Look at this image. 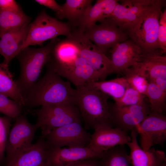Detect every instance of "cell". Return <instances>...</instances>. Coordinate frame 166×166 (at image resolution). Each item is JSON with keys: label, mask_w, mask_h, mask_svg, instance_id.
Listing matches in <instances>:
<instances>
[{"label": "cell", "mask_w": 166, "mask_h": 166, "mask_svg": "<svg viewBox=\"0 0 166 166\" xmlns=\"http://www.w3.org/2000/svg\"><path fill=\"white\" fill-rule=\"evenodd\" d=\"M146 96L149 100L151 111L163 113L166 109V90L152 82H148Z\"/></svg>", "instance_id": "obj_30"}, {"label": "cell", "mask_w": 166, "mask_h": 166, "mask_svg": "<svg viewBox=\"0 0 166 166\" xmlns=\"http://www.w3.org/2000/svg\"><path fill=\"white\" fill-rule=\"evenodd\" d=\"M104 152H98L87 147L50 148L49 165L68 166L88 159L101 158Z\"/></svg>", "instance_id": "obj_18"}, {"label": "cell", "mask_w": 166, "mask_h": 166, "mask_svg": "<svg viewBox=\"0 0 166 166\" xmlns=\"http://www.w3.org/2000/svg\"><path fill=\"white\" fill-rule=\"evenodd\" d=\"M165 2V0H159L155 6L123 30L141 48L142 53L160 49L158 40L159 21Z\"/></svg>", "instance_id": "obj_4"}, {"label": "cell", "mask_w": 166, "mask_h": 166, "mask_svg": "<svg viewBox=\"0 0 166 166\" xmlns=\"http://www.w3.org/2000/svg\"><path fill=\"white\" fill-rule=\"evenodd\" d=\"M76 105L85 130L107 126L114 127L110 120L109 96L87 83L77 87Z\"/></svg>", "instance_id": "obj_2"}, {"label": "cell", "mask_w": 166, "mask_h": 166, "mask_svg": "<svg viewBox=\"0 0 166 166\" xmlns=\"http://www.w3.org/2000/svg\"><path fill=\"white\" fill-rule=\"evenodd\" d=\"M87 83L112 97L114 100L123 96L128 85L124 77L108 81H91Z\"/></svg>", "instance_id": "obj_27"}, {"label": "cell", "mask_w": 166, "mask_h": 166, "mask_svg": "<svg viewBox=\"0 0 166 166\" xmlns=\"http://www.w3.org/2000/svg\"><path fill=\"white\" fill-rule=\"evenodd\" d=\"M91 135L83 128L81 121L73 122L54 129L45 137L50 148L87 147Z\"/></svg>", "instance_id": "obj_8"}, {"label": "cell", "mask_w": 166, "mask_h": 166, "mask_svg": "<svg viewBox=\"0 0 166 166\" xmlns=\"http://www.w3.org/2000/svg\"><path fill=\"white\" fill-rule=\"evenodd\" d=\"M92 0H67L61 6L60 11L56 14L59 19H66L72 28L76 25L82 17L91 7Z\"/></svg>", "instance_id": "obj_23"}, {"label": "cell", "mask_w": 166, "mask_h": 166, "mask_svg": "<svg viewBox=\"0 0 166 166\" xmlns=\"http://www.w3.org/2000/svg\"><path fill=\"white\" fill-rule=\"evenodd\" d=\"M31 18L23 11L15 12L0 10V36L4 33L28 25Z\"/></svg>", "instance_id": "obj_26"}, {"label": "cell", "mask_w": 166, "mask_h": 166, "mask_svg": "<svg viewBox=\"0 0 166 166\" xmlns=\"http://www.w3.org/2000/svg\"><path fill=\"white\" fill-rule=\"evenodd\" d=\"M49 149L44 138L41 136L36 143L5 162V166H49Z\"/></svg>", "instance_id": "obj_16"}, {"label": "cell", "mask_w": 166, "mask_h": 166, "mask_svg": "<svg viewBox=\"0 0 166 166\" xmlns=\"http://www.w3.org/2000/svg\"><path fill=\"white\" fill-rule=\"evenodd\" d=\"M150 110V105L144 101L142 104L122 107L118 106L114 103L109 105L110 120L114 127L126 132L137 131Z\"/></svg>", "instance_id": "obj_11"}, {"label": "cell", "mask_w": 166, "mask_h": 166, "mask_svg": "<svg viewBox=\"0 0 166 166\" xmlns=\"http://www.w3.org/2000/svg\"><path fill=\"white\" fill-rule=\"evenodd\" d=\"M76 90L52 70H48L25 97V105L34 107L45 104L76 105Z\"/></svg>", "instance_id": "obj_1"}, {"label": "cell", "mask_w": 166, "mask_h": 166, "mask_svg": "<svg viewBox=\"0 0 166 166\" xmlns=\"http://www.w3.org/2000/svg\"><path fill=\"white\" fill-rule=\"evenodd\" d=\"M83 34L105 54L116 44L129 39L127 34L109 17L99 24L91 26Z\"/></svg>", "instance_id": "obj_9"}, {"label": "cell", "mask_w": 166, "mask_h": 166, "mask_svg": "<svg viewBox=\"0 0 166 166\" xmlns=\"http://www.w3.org/2000/svg\"><path fill=\"white\" fill-rule=\"evenodd\" d=\"M117 0H98L92 6L77 23L74 30L83 34L85 30L97 22H100L108 18L118 3Z\"/></svg>", "instance_id": "obj_21"}, {"label": "cell", "mask_w": 166, "mask_h": 166, "mask_svg": "<svg viewBox=\"0 0 166 166\" xmlns=\"http://www.w3.org/2000/svg\"><path fill=\"white\" fill-rule=\"evenodd\" d=\"M68 22L58 20L43 10L30 23L22 50L30 45H41L45 41L63 35L68 37L72 31Z\"/></svg>", "instance_id": "obj_6"}, {"label": "cell", "mask_w": 166, "mask_h": 166, "mask_svg": "<svg viewBox=\"0 0 166 166\" xmlns=\"http://www.w3.org/2000/svg\"><path fill=\"white\" fill-rule=\"evenodd\" d=\"M140 136L141 148L146 151L154 145H162L166 140V117L150 110L137 130Z\"/></svg>", "instance_id": "obj_12"}, {"label": "cell", "mask_w": 166, "mask_h": 166, "mask_svg": "<svg viewBox=\"0 0 166 166\" xmlns=\"http://www.w3.org/2000/svg\"><path fill=\"white\" fill-rule=\"evenodd\" d=\"M36 123L45 137L52 130L77 121L81 118L77 106L73 104H45L35 111Z\"/></svg>", "instance_id": "obj_5"}, {"label": "cell", "mask_w": 166, "mask_h": 166, "mask_svg": "<svg viewBox=\"0 0 166 166\" xmlns=\"http://www.w3.org/2000/svg\"><path fill=\"white\" fill-rule=\"evenodd\" d=\"M123 73L129 84L140 93L146 96L149 82L141 63L126 69Z\"/></svg>", "instance_id": "obj_28"}, {"label": "cell", "mask_w": 166, "mask_h": 166, "mask_svg": "<svg viewBox=\"0 0 166 166\" xmlns=\"http://www.w3.org/2000/svg\"><path fill=\"white\" fill-rule=\"evenodd\" d=\"M160 49L142 53L140 62L148 81L156 78L166 79V56Z\"/></svg>", "instance_id": "obj_22"}, {"label": "cell", "mask_w": 166, "mask_h": 166, "mask_svg": "<svg viewBox=\"0 0 166 166\" xmlns=\"http://www.w3.org/2000/svg\"><path fill=\"white\" fill-rule=\"evenodd\" d=\"M67 38L77 48L79 56L100 74L102 81L113 73L110 59L83 34L73 31Z\"/></svg>", "instance_id": "obj_7"}, {"label": "cell", "mask_w": 166, "mask_h": 166, "mask_svg": "<svg viewBox=\"0 0 166 166\" xmlns=\"http://www.w3.org/2000/svg\"><path fill=\"white\" fill-rule=\"evenodd\" d=\"M35 1L39 4L53 10L56 14L58 13L61 10V6L54 0H35Z\"/></svg>", "instance_id": "obj_36"}, {"label": "cell", "mask_w": 166, "mask_h": 166, "mask_svg": "<svg viewBox=\"0 0 166 166\" xmlns=\"http://www.w3.org/2000/svg\"><path fill=\"white\" fill-rule=\"evenodd\" d=\"M68 166H101L100 158L88 159Z\"/></svg>", "instance_id": "obj_37"}, {"label": "cell", "mask_w": 166, "mask_h": 166, "mask_svg": "<svg viewBox=\"0 0 166 166\" xmlns=\"http://www.w3.org/2000/svg\"><path fill=\"white\" fill-rule=\"evenodd\" d=\"M12 118L0 116V165L4 163L6 145L10 130Z\"/></svg>", "instance_id": "obj_33"}, {"label": "cell", "mask_w": 166, "mask_h": 166, "mask_svg": "<svg viewBox=\"0 0 166 166\" xmlns=\"http://www.w3.org/2000/svg\"><path fill=\"white\" fill-rule=\"evenodd\" d=\"M10 72L8 67L0 63V93L11 98L22 108L25 106V99Z\"/></svg>", "instance_id": "obj_25"}, {"label": "cell", "mask_w": 166, "mask_h": 166, "mask_svg": "<svg viewBox=\"0 0 166 166\" xmlns=\"http://www.w3.org/2000/svg\"><path fill=\"white\" fill-rule=\"evenodd\" d=\"M30 24L6 32L0 36V54L4 57L2 63L5 66L8 67L11 61L22 50Z\"/></svg>", "instance_id": "obj_20"}, {"label": "cell", "mask_w": 166, "mask_h": 166, "mask_svg": "<svg viewBox=\"0 0 166 166\" xmlns=\"http://www.w3.org/2000/svg\"><path fill=\"white\" fill-rule=\"evenodd\" d=\"M158 40L160 49L166 51V10L161 11L159 21Z\"/></svg>", "instance_id": "obj_34"}, {"label": "cell", "mask_w": 166, "mask_h": 166, "mask_svg": "<svg viewBox=\"0 0 166 166\" xmlns=\"http://www.w3.org/2000/svg\"><path fill=\"white\" fill-rule=\"evenodd\" d=\"M137 131H131V141L126 144L130 150L129 155L132 166H166V157L163 151L151 148L144 151L139 145Z\"/></svg>", "instance_id": "obj_19"}, {"label": "cell", "mask_w": 166, "mask_h": 166, "mask_svg": "<svg viewBox=\"0 0 166 166\" xmlns=\"http://www.w3.org/2000/svg\"><path fill=\"white\" fill-rule=\"evenodd\" d=\"M79 56L77 49L68 38L60 39L53 47L46 64L48 67L53 66L69 61Z\"/></svg>", "instance_id": "obj_24"}, {"label": "cell", "mask_w": 166, "mask_h": 166, "mask_svg": "<svg viewBox=\"0 0 166 166\" xmlns=\"http://www.w3.org/2000/svg\"><path fill=\"white\" fill-rule=\"evenodd\" d=\"M0 10L15 12L23 11L20 6L14 0H0Z\"/></svg>", "instance_id": "obj_35"}, {"label": "cell", "mask_w": 166, "mask_h": 166, "mask_svg": "<svg viewBox=\"0 0 166 166\" xmlns=\"http://www.w3.org/2000/svg\"><path fill=\"white\" fill-rule=\"evenodd\" d=\"M94 130L87 147L98 152H103L118 145H124L131 140L127 132L117 128L105 126Z\"/></svg>", "instance_id": "obj_17"}, {"label": "cell", "mask_w": 166, "mask_h": 166, "mask_svg": "<svg viewBox=\"0 0 166 166\" xmlns=\"http://www.w3.org/2000/svg\"><path fill=\"white\" fill-rule=\"evenodd\" d=\"M38 128L36 124H32L29 122L25 115L21 114L15 119L6 145L5 152L6 156L4 163L32 144Z\"/></svg>", "instance_id": "obj_10"}, {"label": "cell", "mask_w": 166, "mask_h": 166, "mask_svg": "<svg viewBox=\"0 0 166 166\" xmlns=\"http://www.w3.org/2000/svg\"><path fill=\"white\" fill-rule=\"evenodd\" d=\"M47 68L67 79L76 88L88 82L102 81L100 74L79 55L68 62Z\"/></svg>", "instance_id": "obj_13"}, {"label": "cell", "mask_w": 166, "mask_h": 166, "mask_svg": "<svg viewBox=\"0 0 166 166\" xmlns=\"http://www.w3.org/2000/svg\"><path fill=\"white\" fill-rule=\"evenodd\" d=\"M60 40L55 38L39 48L27 47L16 57L20 64V71L16 82L24 97L36 82L44 66L49 61L53 47Z\"/></svg>", "instance_id": "obj_3"}, {"label": "cell", "mask_w": 166, "mask_h": 166, "mask_svg": "<svg viewBox=\"0 0 166 166\" xmlns=\"http://www.w3.org/2000/svg\"><path fill=\"white\" fill-rule=\"evenodd\" d=\"M145 96L140 93L128 84L123 96L114 100V104L119 107L142 104L144 102Z\"/></svg>", "instance_id": "obj_31"}, {"label": "cell", "mask_w": 166, "mask_h": 166, "mask_svg": "<svg viewBox=\"0 0 166 166\" xmlns=\"http://www.w3.org/2000/svg\"><path fill=\"white\" fill-rule=\"evenodd\" d=\"M22 107L17 102L0 93V113L12 119L21 114Z\"/></svg>", "instance_id": "obj_32"}, {"label": "cell", "mask_w": 166, "mask_h": 166, "mask_svg": "<svg viewBox=\"0 0 166 166\" xmlns=\"http://www.w3.org/2000/svg\"><path fill=\"white\" fill-rule=\"evenodd\" d=\"M113 73H120L126 69L138 65L141 60V48L130 39L118 43L111 49Z\"/></svg>", "instance_id": "obj_15"}, {"label": "cell", "mask_w": 166, "mask_h": 166, "mask_svg": "<svg viewBox=\"0 0 166 166\" xmlns=\"http://www.w3.org/2000/svg\"><path fill=\"white\" fill-rule=\"evenodd\" d=\"M100 160L101 166H131V164L124 145H118L104 151Z\"/></svg>", "instance_id": "obj_29"}, {"label": "cell", "mask_w": 166, "mask_h": 166, "mask_svg": "<svg viewBox=\"0 0 166 166\" xmlns=\"http://www.w3.org/2000/svg\"><path fill=\"white\" fill-rule=\"evenodd\" d=\"M159 0H124L120 1L109 17L113 19L123 31L155 6Z\"/></svg>", "instance_id": "obj_14"}, {"label": "cell", "mask_w": 166, "mask_h": 166, "mask_svg": "<svg viewBox=\"0 0 166 166\" xmlns=\"http://www.w3.org/2000/svg\"><path fill=\"white\" fill-rule=\"evenodd\" d=\"M148 82H152L161 88L166 90V79L156 78L149 81Z\"/></svg>", "instance_id": "obj_38"}]
</instances>
